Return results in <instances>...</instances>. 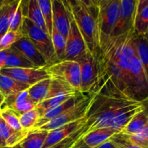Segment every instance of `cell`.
I'll return each mask as SVG.
<instances>
[{"label": "cell", "instance_id": "35", "mask_svg": "<svg viewBox=\"0 0 148 148\" xmlns=\"http://www.w3.org/2000/svg\"><path fill=\"white\" fill-rule=\"evenodd\" d=\"M23 36L21 30L19 32L8 31L0 40V51L8 50Z\"/></svg>", "mask_w": 148, "mask_h": 148}, {"label": "cell", "instance_id": "48", "mask_svg": "<svg viewBox=\"0 0 148 148\" xmlns=\"http://www.w3.org/2000/svg\"><path fill=\"white\" fill-rule=\"evenodd\" d=\"M1 106H0V117H1Z\"/></svg>", "mask_w": 148, "mask_h": 148}, {"label": "cell", "instance_id": "9", "mask_svg": "<svg viewBox=\"0 0 148 148\" xmlns=\"http://www.w3.org/2000/svg\"><path fill=\"white\" fill-rule=\"evenodd\" d=\"M64 3L67 10L69 20V28L66 38V54L64 60L77 61L80 56L88 51V50L72 12L66 5L65 1H64Z\"/></svg>", "mask_w": 148, "mask_h": 148}, {"label": "cell", "instance_id": "21", "mask_svg": "<svg viewBox=\"0 0 148 148\" xmlns=\"http://www.w3.org/2000/svg\"><path fill=\"white\" fill-rule=\"evenodd\" d=\"M0 131L5 141L6 145L9 147L20 144L29 133V131L26 130H23L21 132L14 131L7 125L1 117H0Z\"/></svg>", "mask_w": 148, "mask_h": 148}, {"label": "cell", "instance_id": "45", "mask_svg": "<svg viewBox=\"0 0 148 148\" xmlns=\"http://www.w3.org/2000/svg\"><path fill=\"white\" fill-rule=\"evenodd\" d=\"M4 99H5V97H4V95L0 92V106H1L2 104L4 103Z\"/></svg>", "mask_w": 148, "mask_h": 148}, {"label": "cell", "instance_id": "46", "mask_svg": "<svg viewBox=\"0 0 148 148\" xmlns=\"http://www.w3.org/2000/svg\"><path fill=\"white\" fill-rule=\"evenodd\" d=\"M5 148H22V147H21V146H20V144H17V145H16L13 146V147H5Z\"/></svg>", "mask_w": 148, "mask_h": 148}, {"label": "cell", "instance_id": "8", "mask_svg": "<svg viewBox=\"0 0 148 148\" xmlns=\"http://www.w3.org/2000/svg\"><path fill=\"white\" fill-rule=\"evenodd\" d=\"M80 66V92L84 95L93 92L98 82L96 56L87 51L76 61Z\"/></svg>", "mask_w": 148, "mask_h": 148}, {"label": "cell", "instance_id": "34", "mask_svg": "<svg viewBox=\"0 0 148 148\" xmlns=\"http://www.w3.org/2000/svg\"><path fill=\"white\" fill-rule=\"evenodd\" d=\"M24 7H23V1L20 0L18 6L14 12L10 23L9 31L19 32L20 31L23 20H24Z\"/></svg>", "mask_w": 148, "mask_h": 148}, {"label": "cell", "instance_id": "11", "mask_svg": "<svg viewBox=\"0 0 148 148\" xmlns=\"http://www.w3.org/2000/svg\"><path fill=\"white\" fill-rule=\"evenodd\" d=\"M0 73L8 76L21 83L32 86L50 77L45 68H2Z\"/></svg>", "mask_w": 148, "mask_h": 148}, {"label": "cell", "instance_id": "19", "mask_svg": "<svg viewBox=\"0 0 148 148\" xmlns=\"http://www.w3.org/2000/svg\"><path fill=\"white\" fill-rule=\"evenodd\" d=\"M19 1H0V40L9 31L12 18Z\"/></svg>", "mask_w": 148, "mask_h": 148}, {"label": "cell", "instance_id": "24", "mask_svg": "<svg viewBox=\"0 0 148 148\" xmlns=\"http://www.w3.org/2000/svg\"><path fill=\"white\" fill-rule=\"evenodd\" d=\"M30 87L0 73V92L4 97L26 90Z\"/></svg>", "mask_w": 148, "mask_h": 148}, {"label": "cell", "instance_id": "44", "mask_svg": "<svg viewBox=\"0 0 148 148\" xmlns=\"http://www.w3.org/2000/svg\"><path fill=\"white\" fill-rule=\"evenodd\" d=\"M7 147V145H6V143L5 141H4V138H3L1 131H0V147Z\"/></svg>", "mask_w": 148, "mask_h": 148}, {"label": "cell", "instance_id": "47", "mask_svg": "<svg viewBox=\"0 0 148 148\" xmlns=\"http://www.w3.org/2000/svg\"><path fill=\"white\" fill-rule=\"evenodd\" d=\"M144 36H145V38L147 39V41H148V30H147V33H145V35Z\"/></svg>", "mask_w": 148, "mask_h": 148}, {"label": "cell", "instance_id": "43", "mask_svg": "<svg viewBox=\"0 0 148 148\" xmlns=\"http://www.w3.org/2000/svg\"><path fill=\"white\" fill-rule=\"evenodd\" d=\"M143 106H144V111L146 114V115H147L148 119V98L145 100V101H143Z\"/></svg>", "mask_w": 148, "mask_h": 148}, {"label": "cell", "instance_id": "18", "mask_svg": "<svg viewBox=\"0 0 148 148\" xmlns=\"http://www.w3.org/2000/svg\"><path fill=\"white\" fill-rule=\"evenodd\" d=\"M83 95L84 94H79V95H76V96L73 97V98H70L69 100L66 101V102L60 104V105L54 107V108H51V109H50L49 111H48L47 112L45 113L42 116H40V118H39L37 124H36V126H35V127L33 130H38V129H39L40 127H41L42 126L46 124V123L50 121L51 120L53 119L56 118V116L60 115L61 114L64 112V111H66V110H67L68 108L73 106L75 103H77L83 97Z\"/></svg>", "mask_w": 148, "mask_h": 148}, {"label": "cell", "instance_id": "6", "mask_svg": "<svg viewBox=\"0 0 148 148\" xmlns=\"http://www.w3.org/2000/svg\"><path fill=\"white\" fill-rule=\"evenodd\" d=\"M95 93H96L95 92H92L90 93L84 95L83 97L73 106L68 108L64 112L61 114L53 119L51 120L38 130L49 132L66 125L69 123L85 118L89 111Z\"/></svg>", "mask_w": 148, "mask_h": 148}, {"label": "cell", "instance_id": "31", "mask_svg": "<svg viewBox=\"0 0 148 148\" xmlns=\"http://www.w3.org/2000/svg\"><path fill=\"white\" fill-rule=\"evenodd\" d=\"M1 117L7 123V125L14 131L21 132L24 130H23L20 125V120H19L20 115L11 108H7V107L1 108Z\"/></svg>", "mask_w": 148, "mask_h": 148}, {"label": "cell", "instance_id": "30", "mask_svg": "<svg viewBox=\"0 0 148 148\" xmlns=\"http://www.w3.org/2000/svg\"><path fill=\"white\" fill-rule=\"evenodd\" d=\"M51 82L50 88H49V91L46 99L58 96V95H64V94L78 92L66 82H62L59 79H53V78H51Z\"/></svg>", "mask_w": 148, "mask_h": 148}, {"label": "cell", "instance_id": "20", "mask_svg": "<svg viewBox=\"0 0 148 148\" xmlns=\"http://www.w3.org/2000/svg\"><path fill=\"white\" fill-rule=\"evenodd\" d=\"M25 13L24 16L30 20L37 27H40L43 31L48 33L46 23L42 14L41 10L38 4L37 0H29L27 1H23Z\"/></svg>", "mask_w": 148, "mask_h": 148}, {"label": "cell", "instance_id": "29", "mask_svg": "<svg viewBox=\"0 0 148 148\" xmlns=\"http://www.w3.org/2000/svg\"><path fill=\"white\" fill-rule=\"evenodd\" d=\"M54 49L55 54L59 62L64 60L65 54H66V40L62 35H61L55 28L52 29L51 36Z\"/></svg>", "mask_w": 148, "mask_h": 148}, {"label": "cell", "instance_id": "25", "mask_svg": "<svg viewBox=\"0 0 148 148\" xmlns=\"http://www.w3.org/2000/svg\"><path fill=\"white\" fill-rule=\"evenodd\" d=\"M49 132L41 130H33L29 132L25 138L20 143L22 148H42Z\"/></svg>", "mask_w": 148, "mask_h": 148}, {"label": "cell", "instance_id": "41", "mask_svg": "<svg viewBox=\"0 0 148 148\" xmlns=\"http://www.w3.org/2000/svg\"><path fill=\"white\" fill-rule=\"evenodd\" d=\"M7 57V50L0 51V69H2L5 66Z\"/></svg>", "mask_w": 148, "mask_h": 148}, {"label": "cell", "instance_id": "15", "mask_svg": "<svg viewBox=\"0 0 148 148\" xmlns=\"http://www.w3.org/2000/svg\"><path fill=\"white\" fill-rule=\"evenodd\" d=\"M144 110L143 103L137 102L126 107L122 111L119 113L116 116L114 117L109 124V127L116 130L119 132L130 123V121L137 115L138 113Z\"/></svg>", "mask_w": 148, "mask_h": 148}, {"label": "cell", "instance_id": "2", "mask_svg": "<svg viewBox=\"0 0 148 148\" xmlns=\"http://www.w3.org/2000/svg\"><path fill=\"white\" fill-rule=\"evenodd\" d=\"M72 12L76 24L80 31L87 49L94 56L98 53L97 40L95 16L96 3L95 1H65Z\"/></svg>", "mask_w": 148, "mask_h": 148}, {"label": "cell", "instance_id": "10", "mask_svg": "<svg viewBox=\"0 0 148 148\" xmlns=\"http://www.w3.org/2000/svg\"><path fill=\"white\" fill-rule=\"evenodd\" d=\"M136 4L137 0H121L119 14L111 33V39L124 36L134 30Z\"/></svg>", "mask_w": 148, "mask_h": 148}, {"label": "cell", "instance_id": "38", "mask_svg": "<svg viewBox=\"0 0 148 148\" xmlns=\"http://www.w3.org/2000/svg\"><path fill=\"white\" fill-rule=\"evenodd\" d=\"M36 106H37V104L33 103L31 100L27 99L15 103L10 106L7 107V108H11L20 116L22 114H24L28 111H31V110L35 109L36 108Z\"/></svg>", "mask_w": 148, "mask_h": 148}, {"label": "cell", "instance_id": "17", "mask_svg": "<svg viewBox=\"0 0 148 148\" xmlns=\"http://www.w3.org/2000/svg\"><path fill=\"white\" fill-rule=\"evenodd\" d=\"M119 133L116 130L111 127L98 129L87 133L82 138L86 145L90 148H95L103 143L109 140L115 134Z\"/></svg>", "mask_w": 148, "mask_h": 148}, {"label": "cell", "instance_id": "7", "mask_svg": "<svg viewBox=\"0 0 148 148\" xmlns=\"http://www.w3.org/2000/svg\"><path fill=\"white\" fill-rule=\"evenodd\" d=\"M51 78L59 79L80 92V66L73 60H63L46 67ZM81 93V92H80Z\"/></svg>", "mask_w": 148, "mask_h": 148}, {"label": "cell", "instance_id": "1", "mask_svg": "<svg viewBox=\"0 0 148 148\" xmlns=\"http://www.w3.org/2000/svg\"><path fill=\"white\" fill-rule=\"evenodd\" d=\"M95 92L85 116V134L98 129L108 127L111 120L126 107L137 103L109 84L104 85Z\"/></svg>", "mask_w": 148, "mask_h": 148}, {"label": "cell", "instance_id": "22", "mask_svg": "<svg viewBox=\"0 0 148 148\" xmlns=\"http://www.w3.org/2000/svg\"><path fill=\"white\" fill-rule=\"evenodd\" d=\"M51 79L50 77L43 79L30 86L27 89L28 96L36 104H38L46 99L50 88Z\"/></svg>", "mask_w": 148, "mask_h": 148}, {"label": "cell", "instance_id": "4", "mask_svg": "<svg viewBox=\"0 0 148 148\" xmlns=\"http://www.w3.org/2000/svg\"><path fill=\"white\" fill-rule=\"evenodd\" d=\"M20 30L23 36H26L41 53L48 66L59 62L55 54L51 38L46 32L37 27L25 17Z\"/></svg>", "mask_w": 148, "mask_h": 148}, {"label": "cell", "instance_id": "3", "mask_svg": "<svg viewBox=\"0 0 148 148\" xmlns=\"http://www.w3.org/2000/svg\"><path fill=\"white\" fill-rule=\"evenodd\" d=\"M121 0H97L95 25L98 51L103 50L111 39L118 20Z\"/></svg>", "mask_w": 148, "mask_h": 148}, {"label": "cell", "instance_id": "37", "mask_svg": "<svg viewBox=\"0 0 148 148\" xmlns=\"http://www.w3.org/2000/svg\"><path fill=\"white\" fill-rule=\"evenodd\" d=\"M122 135L129 143L134 145L141 148H148V128L136 135H126L124 134H122Z\"/></svg>", "mask_w": 148, "mask_h": 148}, {"label": "cell", "instance_id": "39", "mask_svg": "<svg viewBox=\"0 0 148 148\" xmlns=\"http://www.w3.org/2000/svg\"><path fill=\"white\" fill-rule=\"evenodd\" d=\"M30 99L28 96V92H27V90L22 92H19L17 93L12 94V95H8V96L5 97L4 99V103L1 106V108H4V107H9L12 104L15 103L20 102V101H24V100Z\"/></svg>", "mask_w": 148, "mask_h": 148}, {"label": "cell", "instance_id": "12", "mask_svg": "<svg viewBox=\"0 0 148 148\" xmlns=\"http://www.w3.org/2000/svg\"><path fill=\"white\" fill-rule=\"evenodd\" d=\"M85 123H86V119L85 117V118L69 123L66 125H64L51 131H49L42 148H49L63 141L64 140L85 127Z\"/></svg>", "mask_w": 148, "mask_h": 148}, {"label": "cell", "instance_id": "26", "mask_svg": "<svg viewBox=\"0 0 148 148\" xmlns=\"http://www.w3.org/2000/svg\"><path fill=\"white\" fill-rule=\"evenodd\" d=\"M79 94H80L79 92H72V93L64 94V95H58V96L53 97L51 98L46 99L43 101H42L41 103L38 104L36 106V108L38 111V112L40 117L50 109L60 105V104L66 102V101L69 100L70 98H73V97L76 96V95H79Z\"/></svg>", "mask_w": 148, "mask_h": 148}, {"label": "cell", "instance_id": "36", "mask_svg": "<svg viewBox=\"0 0 148 148\" xmlns=\"http://www.w3.org/2000/svg\"><path fill=\"white\" fill-rule=\"evenodd\" d=\"M85 135V127H82L69 137L49 148H72Z\"/></svg>", "mask_w": 148, "mask_h": 148}, {"label": "cell", "instance_id": "27", "mask_svg": "<svg viewBox=\"0 0 148 148\" xmlns=\"http://www.w3.org/2000/svg\"><path fill=\"white\" fill-rule=\"evenodd\" d=\"M4 68H36L34 65L12 46L7 50V57Z\"/></svg>", "mask_w": 148, "mask_h": 148}, {"label": "cell", "instance_id": "32", "mask_svg": "<svg viewBox=\"0 0 148 148\" xmlns=\"http://www.w3.org/2000/svg\"><path fill=\"white\" fill-rule=\"evenodd\" d=\"M38 4L40 7L46 23V28L49 36H51L52 29H53V13H52L51 0H37Z\"/></svg>", "mask_w": 148, "mask_h": 148}, {"label": "cell", "instance_id": "33", "mask_svg": "<svg viewBox=\"0 0 148 148\" xmlns=\"http://www.w3.org/2000/svg\"><path fill=\"white\" fill-rule=\"evenodd\" d=\"M39 118L40 115L36 108H35L25 114L20 115L19 120L23 130L30 132L34 128Z\"/></svg>", "mask_w": 148, "mask_h": 148}, {"label": "cell", "instance_id": "13", "mask_svg": "<svg viewBox=\"0 0 148 148\" xmlns=\"http://www.w3.org/2000/svg\"><path fill=\"white\" fill-rule=\"evenodd\" d=\"M36 68H45L48 66L46 60L34 45L26 36L22 37L12 46Z\"/></svg>", "mask_w": 148, "mask_h": 148}, {"label": "cell", "instance_id": "40", "mask_svg": "<svg viewBox=\"0 0 148 148\" xmlns=\"http://www.w3.org/2000/svg\"><path fill=\"white\" fill-rule=\"evenodd\" d=\"M95 148H119L115 143L112 140L110 139L109 140L106 141V143H103L101 145L98 146Z\"/></svg>", "mask_w": 148, "mask_h": 148}, {"label": "cell", "instance_id": "14", "mask_svg": "<svg viewBox=\"0 0 148 148\" xmlns=\"http://www.w3.org/2000/svg\"><path fill=\"white\" fill-rule=\"evenodd\" d=\"M53 13V27L66 38L69 28V20L67 10L64 1L51 0Z\"/></svg>", "mask_w": 148, "mask_h": 148}, {"label": "cell", "instance_id": "16", "mask_svg": "<svg viewBox=\"0 0 148 148\" xmlns=\"http://www.w3.org/2000/svg\"><path fill=\"white\" fill-rule=\"evenodd\" d=\"M148 30V0H137L134 31L137 36H144Z\"/></svg>", "mask_w": 148, "mask_h": 148}, {"label": "cell", "instance_id": "42", "mask_svg": "<svg viewBox=\"0 0 148 148\" xmlns=\"http://www.w3.org/2000/svg\"><path fill=\"white\" fill-rule=\"evenodd\" d=\"M72 148H90V147H89L88 145H86L85 144V143L82 141V139H81V140H79V141H78L77 143Z\"/></svg>", "mask_w": 148, "mask_h": 148}, {"label": "cell", "instance_id": "23", "mask_svg": "<svg viewBox=\"0 0 148 148\" xmlns=\"http://www.w3.org/2000/svg\"><path fill=\"white\" fill-rule=\"evenodd\" d=\"M148 128V119L144 110L138 113L121 132L126 135H136Z\"/></svg>", "mask_w": 148, "mask_h": 148}, {"label": "cell", "instance_id": "5", "mask_svg": "<svg viewBox=\"0 0 148 148\" xmlns=\"http://www.w3.org/2000/svg\"><path fill=\"white\" fill-rule=\"evenodd\" d=\"M127 96L140 103L148 98V81L137 55L130 62Z\"/></svg>", "mask_w": 148, "mask_h": 148}, {"label": "cell", "instance_id": "28", "mask_svg": "<svg viewBox=\"0 0 148 148\" xmlns=\"http://www.w3.org/2000/svg\"><path fill=\"white\" fill-rule=\"evenodd\" d=\"M136 52L148 81V41L145 36H135Z\"/></svg>", "mask_w": 148, "mask_h": 148}]
</instances>
